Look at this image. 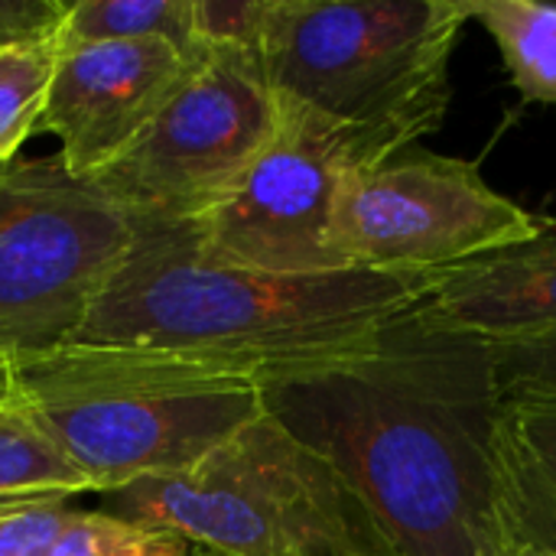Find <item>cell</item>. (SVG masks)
<instances>
[{
	"mask_svg": "<svg viewBox=\"0 0 556 556\" xmlns=\"http://www.w3.org/2000/svg\"><path fill=\"white\" fill-rule=\"evenodd\" d=\"M264 410L323 456L394 556H508L495 349L417 309L368 345L261 388Z\"/></svg>",
	"mask_w": 556,
	"mask_h": 556,
	"instance_id": "6da1fadb",
	"label": "cell"
},
{
	"mask_svg": "<svg viewBox=\"0 0 556 556\" xmlns=\"http://www.w3.org/2000/svg\"><path fill=\"white\" fill-rule=\"evenodd\" d=\"M430 274H261L199 254L186 225L134 222V241L72 342L218 358L264 384L368 345L414 309Z\"/></svg>",
	"mask_w": 556,
	"mask_h": 556,
	"instance_id": "7a4b0ae2",
	"label": "cell"
},
{
	"mask_svg": "<svg viewBox=\"0 0 556 556\" xmlns=\"http://www.w3.org/2000/svg\"><path fill=\"white\" fill-rule=\"evenodd\" d=\"M16 404L94 495L199 466L264 414L261 381L218 358L65 342L13 358Z\"/></svg>",
	"mask_w": 556,
	"mask_h": 556,
	"instance_id": "3957f363",
	"label": "cell"
},
{
	"mask_svg": "<svg viewBox=\"0 0 556 556\" xmlns=\"http://www.w3.org/2000/svg\"><path fill=\"white\" fill-rule=\"evenodd\" d=\"M469 0H270L261 62L270 88L378 166L443 127Z\"/></svg>",
	"mask_w": 556,
	"mask_h": 556,
	"instance_id": "277c9868",
	"label": "cell"
},
{
	"mask_svg": "<svg viewBox=\"0 0 556 556\" xmlns=\"http://www.w3.org/2000/svg\"><path fill=\"white\" fill-rule=\"evenodd\" d=\"M101 498L199 556H394L342 476L267 410L199 466Z\"/></svg>",
	"mask_w": 556,
	"mask_h": 556,
	"instance_id": "5b68a950",
	"label": "cell"
},
{
	"mask_svg": "<svg viewBox=\"0 0 556 556\" xmlns=\"http://www.w3.org/2000/svg\"><path fill=\"white\" fill-rule=\"evenodd\" d=\"M134 241V222L59 156L0 166V352L65 345Z\"/></svg>",
	"mask_w": 556,
	"mask_h": 556,
	"instance_id": "8992f818",
	"label": "cell"
},
{
	"mask_svg": "<svg viewBox=\"0 0 556 556\" xmlns=\"http://www.w3.org/2000/svg\"><path fill=\"white\" fill-rule=\"evenodd\" d=\"M277 124L280 98L261 55L205 49L147 134L88 182L130 222L186 225L241 182Z\"/></svg>",
	"mask_w": 556,
	"mask_h": 556,
	"instance_id": "52a82bcc",
	"label": "cell"
},
{
	"mask_svg": "<svg viewBox=\"0 0 556 556\" xmlns=\"http://www.w3.org/2000/svg\"><path fill=\"white\" fill-rule=\"evenodd\" d=\"M534 222L479 163L410 147L345 173L329 248L342 270L437 274L528 238Z\"/></svg>",
	"mask_w": 556,
	"mask_h": 556,
	"instance_id": "ba28073f",
	"label": "cell"
},
{
	"mask_svg": "<svg viewBox=\"0 0 556 556\" xmlns=\"http://www.w3.org/2000/svg\"><path fill=\"white\" fill-rule=\"evenodd\" d=\"M355 166L342 127L280 98V124L267 150L215 208L186 222L192 244L215 264L261 274L342 270L329 228L339 186Z\"/></svg>",
	"mask_w": 556,
	"mask_h": 556,
	"instance_id": "9c48e42d",
	"label": "cell"
},
{
	"mask_svg": "<svg viewBox=\"0 0 556 556\" xmlns=\"http://www.w3.org/2000/svg\"><path fill=\"white\" fill-rule=\"evenodd\" d=\"M143 42L59 46L39 127L59 137V160L78 179L121 160L202 62Z\"/></svg>",
	"mask_w": 556,
	"mask_h": 556,
	"instance_id": "30bf717a",
	"label": "cell"
},
{
	"mask_svg": "<svg viewBox=\"0 0 556 556\" xmlns=\"http://www.w3.org/2000/svg\"><path fill=\"white\" fill-rule=\"evenodd\" d=\"M414 309L489 345L556 336V218L538 215L528 238L430 274Z\"/></svg>",
	"mask_w": 556,
	"mask_h": 556,
	"instance_id": "8fae6325",
	"label": "cell"
},
{
	"mask_svg": "<svg viewBox=\"0 0 556 556\" xmlns=\"http://www.w3.org/2000/svg\"><path fill=\"white\" fill-rule=\"evenodd\" d=\"M498 446L511 551L556 554V388L505 391Z\"/></svg>",
	"mask_w": 556,
	"mask_h": 556,
	"instance_id": "7c38bea8",
	"label": "cell"
},
{
	"mask_svg": "<svg viewBox=\"0 0 556 556\" xmlns=\"http://www.w3.org/2000/svg\"><path fill=\"white\" fill-rule=\"evenodd\" d=\"M495 39L508 81L528 104H556V7L538 0H469Z\"/></svg>",
	"mask_w": 556,
	"mask_h": 556,
	"instance_id": "4fadbf2b",
	"label": "cell"
},
{
	"mask_svg": "<svg viewBox=\"0 0 556 556\" xmlns=\"http://www.w3.org/2000/svg\"><path fill=\"white\" fill-rule=\"evenodd\" d=\"M156 39L186 59L205 55L195 36L192 0H78L59 26V46L78 42H143Z\"/></svg>",
	"mask_w": 556,
	"mask_h": 556,
	"instance_id": "5bb4252c",
	"label": "cell"
},
{
	"mask_svg": "<svg viewBox=\"0 0 556 556\" xmlns=\"http://www.w3.org/2000/svg\"><path fill=\"white\" fill-rule=\"evenodd\" d=\"M91 492V482L20 407H0V498L68 502Z\"/></svg>",
	"mask_w": 556,
	"mask_h": 556,
	"instance_id": "9a60e30c",
	"label": "cell"
},
{
	"mask_svg": "<svg viewBox=\"0 0 556 556\" xmlns=\"http://www.w3.org/2000/svg\"><path fill=\"white\" fill-rule=\"evenodd\" d=\"M55 55V39L0 52V166L13 163L16 150L39 127Z\"/></svg>",
	"mask_w": 556,
	"mask_h": 556,
	"instance_id": "2e32d148",
	"label": "cell"
},
{
	"mask_svg": "<svg viewBox=\"0 0 556 556\" xmlns=\"http://www.w3.org/2000/svg\"><path fill=\"white\" fill-rule=\"evenodd\" d=\"M46 556H195V551L169 531L108 511H72Z\"/></svg>",
	"mask_w": 556,
	"mask_h": 556,
	"instance_id": "e0dca14e",
	"label": "cell"
},
{
	"mask_svg": "<svg viewBox=\"0 0 556 556\" xmlns=\"http://www.w3.org/2000/svg\"><path fill=\"white\" fill-rule=\"evenodd\" d=\"M270 0H192L195 36L205 49H241L261 55Z\"/></svg>",
	"mask_w": 556,
	"mask_h": 556,
	"instance_id": "ac0fdd59",
	"label": "cell"
},
{
	"mask_svg": "<svg viewBox=\"0 0 556 556\" xmlns=\"http://www.w3.org/2000/svg\"><path fill=\"white\" fill-rule=\"evenodd\" d=\"M68 515V502H46L0 518V556H46Z\"/></svg>",
	"mask_w": 556,
	"mask_h": 556,
	"instance_id": "d6986e66",
	"label": "cell"
},
{
	"mask_svg": "<svg viewBox=\"0 0 556 556\" xmlns=\"http://www.w3.org/2000/svg\"><path fill=\"white\" fill-rule=\"evenodd\" d=\"M65 13L62 0H0V52L55 39Z\"/></svg>",
	"mask_w": 556,
	"mask_h": 556,
	"instance_id": "ffe728a7",
	"label": "cell"
},
{
	"mask_svg": "<svg viewBox=\"0 0 556 556\" xmlns=\"http://www.w3.org/2000/svg\"><path fill=\"white\" fill-rule=\"evenodd\" d=\"M505 391L556 388V336L518 345H492Z\"/></svg>",
	"mask_w": 556,
	"mask_h": 556,
	"instance_id": "44dd1931",
	"label": "cell"
},
{
	"mask_svg": "<svg viewBox=\"0 0 556 556\" xmlns=\"http://www.w3.org/2000/svg\"><path fill=\"white\" fill-rule=\"evenodd\" d=\"M16 404V375H13V358L0 352V407Z\"/></svg>",
	"mask_w": 556,
	"mask_h": 556,
	"instance_id": "7402d4cb",
	"label": "cell"
},
{
	"mask_svg": "<svg viewBox=\"0 0 556 556\" xmlns=\"http://www.w3.org/2000/svg\"><path fill=\"white\" fill-rule=\"evenodd\" d=\"M508 556H556V554H544V551H511Z\"/></svg>",
	"mask_w": 556,
	"mask_h": 556,
	"instance_id": "603a6c76",
	"label": "cell"
},
{
	"mask_svg": "<svg viewBox=\"0 0 556 556\" xmlns=\"http://www.w3.org/2000/svg\"><path fill=\"white\" fill-rule=\"evenodd\" d=\"M195 556H199V554H195Z\"/></svg>",
	"mask_w": 556,
	"mask_h": 556,
	"instance_id": "cb8c5ba5",
	"label": "cell"
}]
</instances>
